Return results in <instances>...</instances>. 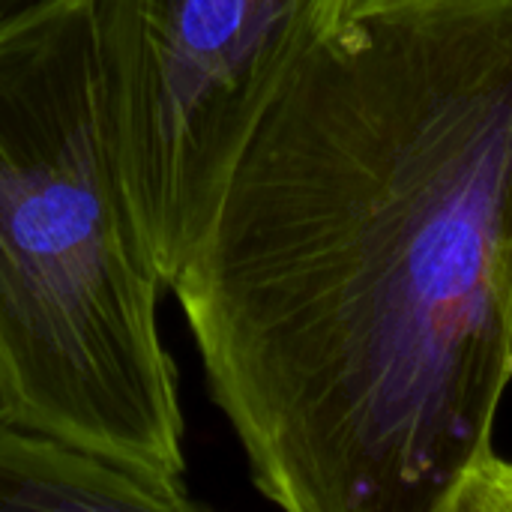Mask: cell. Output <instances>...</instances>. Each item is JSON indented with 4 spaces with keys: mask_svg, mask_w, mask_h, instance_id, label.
<instances>
[{
    "mask_svg": "<svg viewBox=\"0 0 512 512\" xmlns=\"http://www.w3.org/2000/svg\"><path fill=\"white\" fill-rule=\"evenodd\" d=\"M168 291L270 504L453 512L512 381V0H360Z\"/></svg>",
    "mask_w": 512,
    "mask_h": 512,
    "instance_id": "obj_1",
    "label": "cell"
},
{
    "mask_svg": "<svg viewBox=\"0 0 512 512\" xmlns=\"http://www.w3.org/2000/svg\"><path fill=\"white\" fill-rule=\"evenodd\" d=\"M165 273L117 159L90 0L0 18V414L186 486Z\"/></svg>",
    "mask_w": 512,
    "mask_h": 512,
    "instance_id": "obj_2",
    "label": "cell"
},
{
    "mask_svg": "<svg viewBox=\"0 0 512 512\" xmlns=\"http://www.w3.org/2000/svg\"><path fill=\"white\" fill-rule=\"evenodd\" d=\"M357 3L90 0L117 159L168 288L258 120Z\"/></svg>",
    "mask_w": 512,
    "mask_h": 512,
    "instance_id": "obj_3",
    "label": "cell"
},
{
    "mask_svg": "<svg viewBox=\"0 0 512 512\" xmlns=\"http://www.w3.org/2000/svg\"><path fill=\"white\" fill-rule=\"evenodd\" d=\"M183 512L186 486L117 465L0 414V512Z\"/></svg>",
    "mask_w": 512,
    "mask_h": 512,
    "instance_id": "obj_4",
    "label": "cell"
},
{
    "mask_svg": "<svg viewBox=\"0 0 512 512\" xmlns=\"http://www.w3.org/2000/svg\"><path fill=\"white\" fill-rule=\"evenodd\" d=\"M512 507V465L501 462L495 453L471 474L462 486L453 512L462 510H510Z\"/></svg>",
    "mask_w": 512,
    "mask_h": 512,
    "instance_id": "obj_5",
    "label": "cell"
},
{
    "mask_svg": "<svg viewBox=\"0 0 512 512\" xmlns=\"http://www.w3.org/2000/svg\"><path fill=\"white\" fill-rule=\"evenodd\" d=\"M27 3H33V0H0V18L15 12V9H21V6H27Z\"/></svg>",
    "mask_w": 512,
    "mask_h": 512,
    "instance_id": "obj_6",
    "label": "cell"
}]
</instances>
